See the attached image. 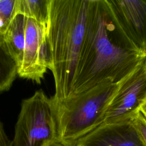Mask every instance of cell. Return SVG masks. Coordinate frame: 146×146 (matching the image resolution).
<instances>
[{
  "label": "cell",
  "mask_w": 146,
  "mask_h": 146,
  "mask_svg": "<svg viewBox=\"0 0 146 146\" xmlns=\"http://www.w3.org/2000/svg\"><path fill=\"white\" fill-rule=\"evenodd\" d=\"M140 112L142 113V115H143L144 118L146 119V102L141 106Z\"/></svg>",
  "instance_id": "cell-15"
},
{
  "label": "cell",
  "mask_w": 146,
  "mask_h": 146,
  "mask_svg": "<svg viewBox=\"0 0 146 146\" xmlns=\"http://www.w3.org/2000/svg\"><path fill=\"white\" fill-rule=\"evenodd\" d=\"M49 55L46 29L34 19L26 17L25 44L18 75L40 84L48 69Z\"/></svg>",
  "instance_id": "cell-6"
},
{
  "label": "cell",
  "mask_w": 146,
  "mask_h": 146,
  "mask_svg": "<svg viewBox=\"0 0 146 146\" xmlns=\"http://www.w3.org/2000/svg\"><path fill=\"white\" fill-rule=\"evenodd\" d=\"M146 102V58L119 83L105 115L104 124L133 119Z\"/></svg>",
  "instance_id": "cell-5"
},
{
  "label": "cell",
  "mask_w": 146,
  "mask_h": 146,
  "mask_svg": "<svg viewBox=\"0 0 146 146\" xmlns=\"http://www.w3.org/2000/svg\"><path fill=\"white\" fill-rule=\"evenodd\" d=\"M134 125L139 134L144 146H146V119L139 112L133 119Z\"/></svg>",
  "instance_id": "cell-13"
},
{
  "label": "cell",
  "mask_w": 146,
  "mask_h": 146,
  "mask_svg": "<svg viewBox=\"0 0 146 146\" xmlns=\"http://www.w3.org/2000/svg\"><path fill=\"white\" fill-rule=\"evenodd\" d=\"M58 140L57 118L52 98L42 90H37L22 101L13 146H49Z\"/></svg>",
  "instance_id": "cell-4"
},
{
  "label": "cell",
  "mask_w": 146,
  "mask_h": 146,
  "mask_svg": "<svg viewBox=\"0 0 146 146\" xmlns=\"http://www.w3.org/2000/svg\"><path fill=\"white\" fill-rule=\"evenodd\" d=\"M89 0H51L46 39L58 100L71 94L83 45Z\"/></svg>",
  "instance_id": "cell-2"
},
{
  "label": "cell",
  "mask_w": 146,
  "mask_h": 146,
  "mask_svg": "<svg viewBox=\"0 0 146 146\" xmlns=\"http://www.w3.org/2000/svg\"><path fill=\"white\" fill-rule=\"evenodd\" d=\"M51 0H17L15 14L34 19L46 29L49 20Z\"/></svg>",
  "instance_id": "cell-10"
},
{
  "label": "cell",
  "mask_w": 146,
  "mask_h": 146,
  "mask_svg": "<svg viewBox=\"0 0 146 146\" xmlns=\"http://www.w3.org/2000/svg\"><path fill=\"white\" fill-rule=\"evenodd\" d=\"M0 146H13V141L6 134L2 123L0 120Z\"/></svg>",
  "instance_id": "cell-14"
},
{
  "label": "cell",
  "mask_w": 146,
  "mask_h": 146,
  "mask_svg": "<svg viewBox=\"0 0 146 146\" xmlns=\"http://www.w3.org/2000/svg\"><path fill=\"white\" fill-rule=\"evenodd\" d=\"M26 17L15 14L3 36V44L17 68L20 66L23 56L25 44Z\"/></svg>",
  "instance_id": "cell-9"
},
{
  "label": "cell",
  "mask_w": 146,
  "mask_h": 146,
  "mask_svg": "<svg viewBox=\"0 0 146 146\" xmlns=\"http://www.w3.org/2000/svg\"><path fill=\"white\" fill-rule=\"evenodd\" d=\"M17 65L7 51L0 43V93L8 91L16 78Z\"/></svg>",
  "instance_id": "cell-11"
},
{
  "label": "cell",
  "mask_w": 146,
  "mask_h": 146,
  "mask_svg": "<svg viewBox=\"0 0 146 146\" xmlns=\"http://www.w3.org/2000/svg\"><path fill=\"white\" fill-rule=\"evenodd\" d=\"M49 146H67V145H66L59 141H55L54 143H53L52 144H51V145H50Z\"/></svg>",
  "instance_id": "cell-16"
},
{
  "label": "cell",
  "mask_w": 146,
  "mask_h": 146,
  "mask_svg": "<svg viewBox=\"0 0 146 146\" xmlns=\"http://www.w3.org/2000/svg\"><path fill=\"white\" fill-rule=\"evenodd\" d=\"M118 85L106 80L79 94L58 100L52 99L57 118L58 141L72 146L104 124L106 111Z\"/></svg>",
  "instance_id": "cell-3"
},
{
  "label": "cell",
  "mask_w": 146,
  "mask_h": 146,
  "mask_svg": "<svg viewBox=\"0 0 146 146\" xmlns=\"http://www.w3.org/2000/svg\"><path fill=\"white\" fill-rule=\"evenodd\" d=\"M145 58L117 23L107 0H89L85 36L69 96L106 80L119 83Z\"/></svg>",
  "instance_id": "cell-1"
},
{
  "label": "cell",
  "mask_w": 146,
  "mask_h": 146,
  "mask_svg": "<svg viewBox=\"0 0 146 146\" xmlns=\"http://www.w3.org/2000/svg\"><path fill=\"white\" fill-rule=\"evenodd\" d=\"M126 36L146 55V0H107Z\"/></svg>",
  "instance_id": "cell-7"
},
{
  "label": "cell",
  "mask_w": 146,
  "mask_h": 146,
  "mask_svg": "<svg viewBox=\"0 0 146 146\" xmlns=\"http://www.w3.org/2000/svg\"><path fill=\"white\" fill-rule=\"evenodd\" d=\"M17 0H0V43L3 44V36L15 15Z\"/></svg>",
  "instance_id": "cell-12"
},
{
  "label": "cell",
  "mask_w": 146,
  "mask_h": 146,
  "mask_svg": "<svg viewBox=\"0 0 146 146\" xmlns=\"http://www.w3.org/2000/svg\"><path fill=\"white\" fill-rule=\"evenodd\" d=\"M72 146H144L133 119L104 124L79 139Z\"/></svg>",
  "instance_id": "cell-8"
}]
</instances>
